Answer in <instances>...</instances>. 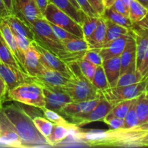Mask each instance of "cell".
<instances>
[{"label":"cell","mask_w":148,"mask_h":148,"mask_svg":"<svg viewBox=\"0 0 148 148\" xmlns=\"http://www.w3.org/2000/svg\"><path fill=\"white\" fill-rule=\"evenodd\" d=\"M81 10L86 14L92 17H101L96 11L92 8L88 0H76Z\"/></svg>","instance_id":"obj_44"},{"label":"cell","mask_w":148,"mask_h":148,"mask_svg":"<svg viewBox=\"0 0 148 148\" xmlns=\"http://www.w3.org/2000/svg\"><path fill=\"white\" fill-rule=\"evenodd\" d=\"M1 111L20 137L23 147H52L48 139L38 130L33 119L24 108L13 103L2 107Z\"/></svg>","instance_id":"obj_1"},{"label":"cell","mask_w":148,"mask_h":148,"mask_svg":"<svg viewBox=\"0 0 148 148\" xmlns=\"http://www.w3.org/2000/svg\"><path fill=\"white\" fill-rule=\"evenodd\" d=\"M114 104L103 98H100V101L96 106L90 113L81 116L76 117L71 120V122L78 127L95 122V121H103L106 116L111 111Z\"/></svg>","instance_id":"obj_11"},{"label":"cell","mask_w":148,"mask_h":148,"mask_svg":"<svg viewBox=\"0 0 148 148\" xmlns=\"http://www.w3.org/2000/svg\"><path fill=\"white\" fill-rule=\"evenodd\" d=\"M115 1L116 0H102V4L103 5L104 9L106 10V9L111 8Z\"/></svg>","instance_id":"obj_53"},{"label":"cell","mask_w":148,"mask_h":148,"mask_svg":"<svg viewBox=\"0 0 148 148\" xmlns=\"http://www.w3.org/2000/svg\"><path fill=\"white\" fill-rule=\"evenodd\" d=\"M100 17H92L88 15L85 12L83 13L81 26H82L84 38L89 37L93 33L98 25Z\"/></svg>","instance_id":"obj_34"},{"label":"cell","mask_w":148,"mask_h":148,"mask_svg":"<svg viewBox=\"0 0 148 148\" xmlns=\"http://www.w3.org/2000/svg\"><path fill=\"white\" fill-rule=\"evenodd\" d=\"M91 83L98 91L110 88L103 65L96 67Z\"/></svg>","instance_id":"obj_32"},{"label":"cell","mask_w":148,"mask_h":148,"mask_svg":"<svg viewBox=\"0 0 148 148\" xmlns=\"http://www.w3.org/2000/svg\"><path fill=\"white\" fill-rule=\"evenodd\" d=\"M32 43L40 53L41 63L43 64L60 72L62 75H63L66 77L69 78V79L72 77L70 69H69V66L66 62H64L59 57H58L54 53L48 50L47 49L42 46L41 45L39 44L35 40H33Z\"/></svg>","instance_id":"obj_10"},{"label":"cell","mask_w":148,"mask_h":148,"mask_svg":"<svg viewBox=\"0 0 148 148\" xmlns=\"http://www.w3.org/2000/svg\"><path fill=\"white\" fill-rule=\"evenodd\" d=\"M148 14V10L137 0H131L129 6V17L132 23L143 20Z\"/></svg>","instance_id":"obj_29"},{"label":"cell","mask_w":148,"mask_h":148,"mask_svg":"<svg viewBox=\"0 0 148 148\" xmlns=\"http://www.w3.org/2000/svg\"><path fill=\"white\" fill-rule=\"evenodd\" d=\"M0 61L9 66H12L23 72L18 62H17L8 45L4 40L1 32H0Z\"/></svg>","instance_id":"obj_26"},{"label":"cell","mask_w":148,"mask_h":148,"mask_svg":"<svg viewBox=\"0 0 148 148\" xmlns=\"http://www.w3.org/2000/svg\"><path fill=\"white\" fill-rule=\"evenodd\" d=\"M105 20L106 25V33L105 40H104L103 46L113 41L116 39L117 38L120 37L122 35L129 34L130 33V29L125 27L119 25L116 23H113L112 21L107 19L104 18Z\"/></svg>","instance_id":"obj_25"},{"label":"cell","mask_w":148,"mask_h":148,"mask_svg":"<svg viewBox=\"0 0 148 148\" xmlns=\"http://www.w3.org/2000/svg\"><path fill=\"white\" fill-rule=\"evenodd\" d=\"M43 115L45 118L49 119L53 124H62V125H69L71 122L66 121L64 117L62 116L60 114L52 110L47 109V108H43Z\"/></svg>","instance_id":"obj_41"},{"label":"cell","mask_w":148,"mask_h":148,"mask_svg":"<svg viewBox=\"0 0 148 148\" xmlns=\"http://www.w3.org/2000/svg\"><path fill=\"white\" fill-rule=\"evenodd\" d=\"M121 1H122L123 4H124V5L126 6V7H127V8H128V10H129V6H130L131 0H121Z\"/></svg>","instance_id":"obj_56"},{"label":"cell","mask_w":148,"mask_h":148,"mask_svg":"<svg viewBox=\"0 0 148 148\" xmlns=\"http://www.w3.org/2000/svg\"><path fill=\"white\" fill-rule=\"evenodd\" d=\"M138 70L140 71V73L143 75V79H145L148 75V46L145 51V53L143 62H142V64Z\"/></svg>","instance_id":"obj_45"},{"label":"cell","mask_w":148,"mask_h":148,"mask_svg":"<svg viewBox=\"0 0 148 148\" xmlns=\"http://www.w3.org/2000/svg\"><path fill=\"white\" fill-rule=\"evenodd\" d=\"M10 14V12L7 10L3 0H0V18H5Z\"/></svg>","instance_id":"obj_49"},{"label":"cell","mask_w":148,"mask_h":148,"mask_svg":"<svg viewBox=\"0 0 148 148\" xmlns=\"http://www.w3.org/2000/svg\"><path fill=\"white\" fill-rule=\"evenodd\" d=\"M90 5L92 6V8L98 12V14L100 16H102L103 14L105 9H104L103 5L99 0H88Z\"/></svg>","instance_id":"obj_47"},{"label":"cell","mask_w":148,"mask_h":148,"mask_svg":"<svg viewBox=\"0 0 148 148\" xmlns=\"http://www.w3.org/2000/svg\"><path fill=\"white\" fill-rule=\"evenodd\" d=\"M41 86V85H40ZM45 100V108L52 110L60 114L66 104L72 102L69 95L62 88L41 86Z\"/></svg>","instance_id":"obj_9"},{"label":"cell","mask_w":148,"mask_h":148,"mask_svg":"<svg viewBox=\"0 0 148 148\" xmlns=\"http://www.w3.org/2000/svg\"><path fill=\"white\" fill-rule=\"evenodd\" d=\"M35 1L44 15V12L46 10V7L49 4V1L48 0H35Z\"/></svg>","instance_id":"obj_51"},{"label":"cell","mask_w":148,"mask_h":148,"mask_svg":"<svg viewBox=\"0 0 148 148\" xmlns=\"http://www.w3.org/2000/svg\"><path fill=\"white\" fill-rule=\"evenodd\" d=\"M0 32H1V35H2L3 38H4L7 44L8 45L9 48L11 50L12 53L14 55V58L17 60V62H18L19 65L21 67L23 72L25 74H26V75H27L24 66L23 64V62H22L20 51H19L18 47H17V42H16L14 34H13L12 31L9 25L7 24V23L4 18H0Z\"/></svg>","instance_id":"obj_18"},{"label":"cell","mask_w":148,"mask_h":148,"mask_svg":"<svg viewBox=\"0 0 148 148\" xmlns=\"http://www.w3.org/2000/svg\"><path fill=\"white\" fill-rule=\"evenodd\" d=\"M143 79H144L140 71L136 69L134 72H129L121 74L117 81L116 86H127L141 82Z\"/></svg>","instance_id":"obj_33"},{"label":"cell","mask_w":148,"mask_h":148,"mask_svg":"<svg viewBox=\"0 0 148 148\" xmlns=\"http://www.w3.org/2000/svg\"><path fill=\"white\" fill-rule=\"evenodd\" d=\"M99 1H101V3H102V0H99Z\"/></svg>","instance_id":"obj_60"},{"label":"cell","mask_w":148,"mask_h":148,"mask_svg":"<svg viewBox=\"0 0 148 148\" xmlns=\"http://www.w3.org/2000/svg\"><path fill=\"white\" fill-rule=\"evenodd\" d=\"M49 22V21H48ZM49 24H50L52 30H53V33L56 35V37L61 40V41L63 43V42L66 41V40H72V39H76L79 38V37L76 36L75 35L72 34V33H69L67 30H64V28H62V27H59V26L53 24V23L49 22Z\"/></svg>","instance_id":"obj_42"},{"label":"cell","mask_w":148,"mask_h":148,"mask_svg":"<svg viewBox=\"0 0 148 148\" xmlns=\"http://www.w3.org/2000/svg\"><path fill=\"white\" fill-rule=\"evenodd\" d=\"M33 120L36 128L40 132V134L46 138L49 139L52 131H53L54 124L51 121H49V119H47L43 118V117L41 116L34 117Z\"/></svg>","instance_id":"obj_35"},{"label":"cell","mask_w":148,"mask_h":148,"mask_svg":"<svg viewBox=\"0 0 148 148\" xmlns=\"http://www.w3.org/2000/svg\"><path fill=\"white\" fill-rule=\"evenodd\" d=\"M145 97L148 100V90L145 91Z\"/></svg>","instance_id":"obj_58"},{"label":"cell","mask_w":148,"mask_h":148,"mask_svg":"<svg viewBox=\"0 0 148 148\" xmlns=\"http://www.w3.org/2000/svg\"><path fill=\"white\" fill-rule=\"evenodd\" d=\"M29 0H13V3H14V14H17L19 11H20V8L22 6L28 1Z\"/></svg>","instance_id":"obj_50"},{"label":"cell","mask_w":148,"mask_h":148,"mask_svg":"<svg viewBox=\"0 0 148 148\" xmlns=\"http://www.w3.org/2000/svg\"><path fill=\"white\" fill-rule=\"evenodd\" d=\"M137 98H136V100H137ZM136 100L133 103L132 105L131 108H130L126 116L124 117V128H132V127H137V126H138L140 124V121H139L138 117H137L135 109Z\"/></svg>","instance_id":"obj_40"},{"label":"cell","mask_w":148,"mask_h":148,"mask_svg":"<svg viewBox=\"0 0 148 148\" xmlns=\"http://www.w3.org/2000/svg\"><path fill=\"white\" fill-rule=\"evenodd\" d=\"M7 98L10 101L43 109L45 100L43 88L36 82H25L8 90Z\"/></svg>","instance_id":"obj_5"},{"label":"cell","mask_w":148,"mask_h":148,"mask_svg":"<svg viewBox=\"0 0 148 148\" xmlns=\"http://www.w3.org/2000/svg\"><path fill=\"white\" fill-rule=\"evenodd\" d=\"M114 10H116L118 12L121 13V14H124L125 16H128L129 17V10L128 8L126 7V6L123 4L122 1L121 0H116L114 4H113L112 7Z\"/></svg>","instance_id":"obj_46"},{"label":"cell","mask_w":148,"mask_h":148,"mask_svg":"<svg viewBox=\"0 0 148 148\" xmlns=\"http://www.w3.org/2000/svg\"><path fill=\"white\" fill-rule=\"evenodd\" d=\"M27 23L34 33L35 41L54 53L64 62L66 63L77 62L82 58L85 53H70L66 51L63 43L56 37L46 18L38 19L31 23Z\"/></svg>","instance_id":"obj_3"},{"label":"cell","mask_w":148,"mask_h":148,"mask_svg":"<svg viewBox=\"0 0 148 148\" xmlns=\"http://www.w3.org/2000/svg\"><path fill=\"white\" fill-rule=\"evenodd\" d=\"M44 17L47 21L64 28L80 38H84L82 26L52 3H49L46 7Z\"/></svg>","instance_id":"obj_7"},{"label":"cell","mask_w":148,"mask_h":148,"mask_svg":"<svg viewBox=\"0 0 148 148\" xmlns=\"http://www.w3.org/2000/svg\"><path fill=\"white\" fill-rule=\"evenodd\" d=\"M15 14L20 16L28 23H31L38 19L45 18L44 15L36 4L35 0H29L28 1L25 3L21 7L20 11Z\"/></svg>","instance_id":"obj_23"},{"label":"cell","mask_w":148,"mask_h":148,"mask_svg":"<svg viewBox=\"0 0 148 148\" xmlns=\"http://www.w3.org/2000/svg\"><path fill=\"white\" fill-rule=\"evenodd\" d=\"M119 57L121 62V75L125 72H134L137 69V48L135 40L131 33L127 45Z\"/></svg>","instance_id":"obj_16"},{"label":"cell","mask_w":148,"mask_h":148,"mask_svg":"<svg viewBox=\"0 0 148 148\" xmlns=\"http://www.w3.org/2000/svg\"><path fill=\"white\" fill-rule=\"evenodd\" d=\"M146 79L127 86H116L98 91L100 98L115 104L119 101L134 99L146 91Z\"/></svg>","instance_id":"obj_6"},{"label":"cell","mask_w":148,"mask_h":148,"mask_svg":"<svg viewBox=\"0 0 148 148\" xmlns=\"http://www.w3.org/2000/svg\"><path fill=\"white\" fill-rule=\"evenodd\" d=\"M7 92H8V87L5 81L0 76V101L4 102L7 98Z\"/></svg>","instance_id":"obj_48"},{"label":"cell","mask_w":148,"mask_h":148,"mask_svg":"<svg viewBox=\"0 0 148 148\" xmlns=\"http://www.w3.org/2000/svg\"><path fill=\"white\" fill-rule=\"evenodd\" d=\"M43 66L40 59V54L33 43L25 56L24 67L27 75L30 77L36 76L39 73Z\"/></svg>","instance_id":"obj_19"},{"label":"cell","mask_w":148,"mask_h":148,"mask_svg":"<svg viewBox=\"0 0 148 148\" xmlns=\"http://www.w3.org/2000/svg\"><path fill=\"white\" fill-rule=\"evenodd\" d=\"M4 19L13 32L25 36L32 41L34 40L33 30L23 17L17 14H10Z\"/></svg>","instance_id":"obj_20"},{"label":"cell","mask_w":148,"mask_h":148,"mask_svg":"<svg viewBox=\"0 0 148 148\" xmlns=\"http://www.w3.org/2000/svg\"><path fill=\"white\" fill-rule=\"evenodd\" d=\"M146 82H147V84H146V91L148 90V75L147 76V77L145 78Z\"/></svg>","instance_id":"obj_57"},{"label":"cell","mask_w":148,"mask_h":148,"mask_svg":"<svg viewBox=\"0 0 148 148\" xmlns=\"http://www.w3.org/2000/svg\"><path fill=\"white\" fill-rule=\"evenodd\" d=\"M82 75L89 81H92L97 66L85 59H82L77 61Z\"/></svg>","instance_id":"obj_38"},{"label":"cell","mask_w":148,"mask_h":148,"mask_svg":"<svg viewBox=\"0 0 148 148\" xmlns=\"http://www.w3.org/2000/svg\"><path fill=\"white\" fill-rule=\"evenodd\" d=\"M103 67L105 71L110 88L116 87L121 75V62L119 56L103 61Z\"/></svg>","instance_id":"obj_21"},{"label":"cell","mask_w":148,"mask_h":148,"mask_svg":"<svg viewBox=\"0 0 148 148\" xmlns=\"http://www.w3.org/2000/svg\"><path fill=\"white\" fill-rule=\"evenodd\" d=\"M100 98L80 101V102H71L66 104L62 108L60 114L65 118L72 120L76 117L85 115L90 112L97 106Z\"/></svg>","instance_id":"obj_15"},{"label":"cell","mask_w":148,"mask_h":148,"mask_svg":"<svg viewBox=\"0 0 148 148\" xmlns=\"http://www.w3.org/2000/svg\"><path fill=\"white\" fill-rule=\"evenodd\" d=\"M145 92L136 100L135 109L140 124L148 122V100L145 97Z\"/></svg>","instance_id":"obj_30"},{"label":"cell","mask_w":148,"mask_h":148,"mask_svg":"<svg viewBox=\"0 0 148 148\" xmlns=\"http://www.w3.org/2000/svg\"><path fill=\"white\" fill-rule=\"evenodd\" d=\"M48 1L49 3H52L58 8L66 13L81 25L84 12L82 10H77L69 0H48Z\"/></svg>","instance_id":"obj_24"},{"label":"cell","mask_w":148,"mask_h":148,"mask_svg":"<svg viewBox=\"0 0 148 148\" xmlns=\"http://www.w3.org/2000/svg\"><path fill=\"white\" fill-rule=\"evenodd\" d=\"M32 82L41 86H50L55 88H63L69 78L66 77L60 72L43 64L41 69L36 76L30 77Z\"/></svg>","instance_id":"obj_12"},{"label":"cell","mask_w":148,"mask_h":148,"mask_svg":"<svg viewBox=\"0 0 148 148\" xmlns=\"http://www.w3.org/2000/svg\"><path fill=\"white\" fill-rule=\"evenodd\" d=\"M103 121L108 124L112 130H117V129L124 128V119L115 116L110 114V112L106 116Z\"/></svg>","instance_id":"obj_43"},{"label":"cell","mask_w":148,"mask_h":148,"mask_svg":"<svg viewBox=\"0 0 148 148\" xmlns=\"http://www.w3.org/2000/svg\"><path fill=\"white\" fill-rule=\"evenodd\" d=\"M130 36V33L122 35L120 37L113 41L104 45L100 49V53L102 56L103 61L107 60L111 58L120 56L127 45L128 39Z\"/></svg>","instance_id":"obj_17"},{"label":"cell","mask_w":148,"mask_h":148,"mask_svg":"<svg viewBox=\"0 0 148 148\" xmlns=\"http://www.w3.org/2000/svg\"><path fill=\"white\" fill-rule=\"evenodd\" d=\"M12 33L13 34H14V38H15L17 47H18L19 51H20V56H21L22 62H23V66H24L25 56L26 52L27 51V50H28L29 48H30L32 40H30V39L27 38L25 36H23V35L18 34V33H14V32L13 31Z\"/></svg>","instance_id":"obj_37"},{"label":"cell","mask_w":148,"mask_h":148,"mask_svg":"<svg viewBox=\"0 0 148 148\" xmlns=\"http://www.w3.org/2000/svg\"><path fill=\"white\" fill-rule=\"evenodd\" d=\"M137 1L148 10V0H137Z\"/></svg>","instance_id":"obj_54"},{"label":"cell","mask_w":148,"mask_h":148,"mask_svg":"<svg viewBox=\"0 0 148 148\" xmlns=\"http://www.w3.org/2000/svg\"><path fill=\"white\" fill-rule=\"evenodd\" d=\"M0 76L8 87V90L25 82H32L30 76L0 61Z\"/></svg>","instance_id":"obj_14"},{"label":"cell","mask_w":148,"mask_h":148,"mask_svg":"<svg viewBox=\"0 0 148 148\" xmlns=\"http://www.w3.org/2000/svg\"><path fill=\"white\" fill-rule=\"evenodd\" d=\"M3 101H0V110L1 109V108H2V104H3Z\"/></svg>","instance_id":"obj_59"},{"label":"cell","mask_w":148,"mask_h":148,"mask_svg":"<svg viewBox=\"0 0 148 148\" xmlns=\"http://www.w3.org/2000/svg\"><path fill=\"white\" fill-rule=\"evenodd\" d=\"M148 147V122L132 128L101 130L95 147Z\"/></svg>","instance_id":"obj_2"},{"label":"cell","mask_w":148,"mask_h":148,"mask_svg":"<svg viewBox=\"0 0 148 148\" xmlns=\"http://www.w3.org/2000/svg\"><path fill=\"white\" fill-rule=\"evenodd\" d=\"M135 100L136 98H134V99L126 100V101H119V102L116 103L114 104V107L110 111V114L115 116L124 119V117L126 116L129 110L131 108L132 105Z\"/></svg>","instance_id":"obj_36"},{"label":"cell","mask_w":148,"mask_h":148,"mask_svg":"<svg viewBox=\"0 0 148 148\" xmlns=\"http://www.w3.org/2000/svg\"><path fill=\"white\" fill-rule=\"evenodd\" d=\"M69 1H70V2L73 4V6L77 9V10H81L80 7H79V6L78 5V4H77V2L76 0H69Z\"/></svg>","instance_id":"obj_55"},{"label":"cell","mask_w":148,"mask_h":148,"mask_svg":"<svg viewBox=\"0 0 148 148\" xmlns=\"http://www.w3.org/2000/svg\"><path fill=\"white\" fill-rule=\"evenodd\" d=\"M0 147H23L20 137L1 109L0 110Z\"/></svg>","instance_id":"obj_13"},{"label":"cell","mask_w":148,"mask_h":148,"mask_svg":"<svg viewBox=\"0 0 148 148\" xmlns=\"http://www.w3.org/2000/svg\"></svg>","instance_id":"obj_61"},{"label":"cell","mask_w":148,"mask_h":148,"mask_svg":"<svg viewBox=\"0 0 148 148\" xmlns=\"http://www.w3.org/2000/svg\"><path fill=\"white\" fill-rule=\"evenodd\" d=\"M72 77L62 89L69 95L72 102H80L100 98L98 90L81 72L77 62H68Z\"/></svg>","instance_id":"obj_4"},{"label":"cell","mask_w":148,"mask_h":148,"mask_svg":"<svg viewBox=\"0 0 148 148\" xmlns=\"http://www.w3.org/2000/svg\"><path fill=\"white\" fill-rule=\"evenodd\" d=\"M72 124V122L69 125H62V124H54L51 134L49 137V141L52 147H54L57 144L63 141L69 134V127Z\"/></svg>","instance_id":"obj_28"},{"label":"cell","mask_w":148,"mask_h":148,"mask_svg":"<svg viewBox=\"0 0 148 148\" xmlns=\"http://www.w3.org/2000/svg\"><path fill=\"white\" fill-rule=\"evenodd\" d=\"M66 51L70 53H85L89 49L88 44L85 38H76L63 42Z\"/></svg>","instance_id":"obj_31"},{"label":"cell","mask_w":148,"mask_h":148,"mask_svg":"<svg viewBox=\"0 0 148 148\" xmlns=\"http://www.w3.org/2000/svg\"><path fill=\"white\" fill-rule=\"evenodd\" d=\"M4 2L6 7H7V10L9 11L10 14H14V3H13V0H3Z\"/></svg>","instance_id":"obj_52"},{"label":"cell","mask_w":148,"mask_h":148,"mask_svg":"<svg viewBox=\"0 0 148 148\" xmlns=\"http://www.w3.org/2000/svg\"><path fill=\"white\" fill-rule=\"evenodd\" d=\"M82 59L93 64L96 66H101L103 63V59L100 53V49H88L85 52Z\"/></svg>","instance_id":"obj_39"},{"label":"cell","mask_w":148,"mask_h":148,"mask_svg":"<svg viewBox=\"0 0 148 148\" xmlns=\"http://www.w3.org/2000/svg\"><path fill=\"white\" fill-rule=\"evenodd\" d=\"M101 17L107 19V20H111L113 23H116V24L127 27L128 29L131 28L133 24V23L128 16H125L121 13L118 12L116 10H114L112 7L105 10L103 14Z\"/></svg>","instance_id":"obj_27"},{"label":"cell","mask_w":148,"mask_h":148,"mask_svg":"<svg viewBox=\"0 0 148 148\" xmlns=\"http://www.w3.org/2000/svg\"><path fill=\"white\" fill-rule=\"evenodd\" d=\"M130 32L135 40L137 48L136 66L138 70L148 46V14L140 21L133 23Z\"/></svg>","instance_id":"obj_8"},{"label":"cell","mask_w":148,"mask_h":148,"mask_svg":"<svg viewBox=\"0 0 148 148\" xmlns=\"http://www.w3.org/2000/svg\"><path fill=\"white\" fill-rule=\"evenodd\" d=\"M106 33V25L105 20L103 17L99 18L98 25L93 33L89 37L86 38L85 40L88 44L89 49H101L103 47Z\"/></svg>","instance_id":"obj_22"}]
</instances>
